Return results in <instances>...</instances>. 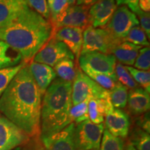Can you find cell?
I'll use <instances>...</instances> for the list:
<instances>
[{"label": "cell", "mask_w": 150, "mask_h": 150, "mask_svg": "<svg viewBox=\"0 0 150 150\" xmlns=\"http://www.w3.org/2000/svg\"><path fill=\"white\" fill-rule=\"evenodd\" d=\"M140 126L143 131L149 134L150 126H149V115H145L143 117H141L140 120Z\"/></svg>", "instance_id": "8d00e7d4"}, {"label": "cell", "mask_w": 150, "mask_h": 150, "mask_svg": "<svg viewBox=\"0 0 150 150\" xmlns=\"http://www.w3.org/2000/svg\"><path fill=\"white\" fill-rule=\"evenodd\" d=\"M97 0H75L76 5L78 6H85L91 7L94 4Z\"/></svg>", "instance_id": "ab89813d"}, {"label": "cell", "mask_w": 150, "mask_h": 150, "mask_svg": "<svg viewBox=\"0 0 150 150\" xmlns=\"http://www.w3.org/2000/svg\"><path fill=\"white\" fill-rule=\"evenodd\" d=\"M30 72L43 96L46 90L57 77L53 67L47 65L31 61L29 63Z\"/></svg>", "instance_id": "2e32d148"}, {"label": "cell", "mask_w": 150, "mask_h": 150, "mask_svg": "<svg viewBox=\"0 0 150 150\" xmlns=\"http://www.w3.org/2000/svg\"><path fill=\"white\" fill-rule=\"evenodd\" d=\"M142 47L141 46L122 41L114 47L111 52V54L115 56L116 61L117 60L121 64L126 65L127 66H132L134 64L138 52Z\"/></svg>", "instance_id": "d6986e66"}, {"label": "cell", "mask_w": 150, "mask_h": 150, "mask_svg": "<svg viewBox=\"0 0 150 150\" xmlns=\"http://www.w3.org/2000/svg\"><path fill=\"white\" fill-rule=\"evenodd\" d=\"M27 6L25 0H0V28L14 20Z\"/></svg>", "instance_id": "ac0fdd59"}, {"label": "cell", "mask_w": 150, "mask_h": 150, "mask_svg": "<svg viewBox=\"0 0 150 150\" xmlns=\"http://www.w3.org/2000/svg\"><path fill=\"white\" fill-rule=\"evenodd\" d=\"M127 106L129 112L132 115H140L145 113L150 107L149 93L140 86L131 89L128 92Z\"/></svg>", "instance_id": "e0dca14e"}, {"label": "cell", "mask_w": 150, "mask_h": 150, "mask_svg": "<svg viewBox=\"0 0 150 150\" xmlns=\"http://www.w3.org/2000/svg\"><path fill=\"white\" fill-rule=\"evenodd\" d=\"M129 89L126 86L117 82L112 90L109 91L110 99L115 108L121 109L127 106Z\"/></svg>", "instance_id": "603a6c76"}, {"label": "cell", "mask_w": 150, "mask_h": 150, "mask_svg": "<svg viewBox=\"0 0 150 150\" xmlns=\"http://www.w3.org/2000/svg\"><path fill=\"white\" fill-rule=\"evenodd\" d=\"M23 131L0 113V150H13L29 141Z\"/></svg>", "instance_id": "30bf717a"}, {"label": "cell", "mask_w": 150, "mask_h": 150, "mask_svg": "<svg viewBox=\"0 0 150 150\" xmlns=\"http://www.w3.org/2000/svg\"><path fill=\"white\" fill-rule=\"evenodd\" d=\"M42 97L26 63L0 97V113L29 137H39Z\"/></svg>", "instance_id": "6da1fadb"}, {"label": "cell", "mask_w": 150, "mask_h": 150, "mask_svg": "<svg viewBox=\"0 0 150 150\" xmlns=\"http://www.w3.org/2000/svg\"><path fill=\"white\" fill-rule=\"evenodd\" d=\"M117 6L125 5L127 6L134 13L139 9L138 7V0H115Z\"/></svg>", "instance_id": "d590c367"}, {"label": "cell", "mask_w": 150, "mask_h": 150, "mask_svg": "<svg viewBox=\"0 0 150 150\" xmlns=\"http://www.w3.org/2000/svg\"><path fill=\"white\" fill-rule=\"evenodd\" d=\"M108 97H110L109 91L103 88L92 80L79 66L76 77L72 83V106L88 99H102Z\"/></svg>", "instance_id": "5b68a950"}, {"label": "cell", "mask_w": 150, "mask_h": 150, "mask_svg": "<svg viewBox=\"0 0 150 150\" xmlns=\"http://www.w3.org/2000/svg\"><path fill=\"white\" fill-rule=\"evenodd\" d=\"M47 2H48V5L50 6V4H51V2H52V0H47Z\"/></svg>", "instance_id": "b9f144b4"}, {"label": "cell", "mask_w": 150, "mask_h": 150, "mask_svg": "<svg viewBox=\"0 0 150 150\" xmlns=\"http://www.w3.org/2000/svg\"><path fill=\"white\" fill-rule=\"evenodd\" d=\"M124 150H136V149H135V147L132 145H131V143H128L126 147L124 149Z\"/></svg>", "instance_id": "60d3db41"}, {"label": "cell", "mask_w": 150, "mask_h": 150, "mask_svg": "<svg viewBox=\"0 0 150 150\" xmlns=\"http://www.w3.org/2000/svg\"><path fill=\"white\" fill-rule=\"evenodd\" d=\"M115 73L117 81L126 86L128 89L131 90L139 87V85L135 81L130 73L127 70L126 66H124L121 63H116Z\"/></svg>", "instance_id": "484cf974"}, {"label": "cell", "mask_w": 150, "mask_h": 150, "mask_svg": "<svg viewBox=\"0 0 150 150\" xmlns=\"http://www.w3.org/2000/svg\"><path fill=\"white\" fill-rule=\"evenodd\" d=\"M25 150H46L45 148L43 146L41 140L40 141L34 142L33 143L31 144L27 147H26Z\"/></svg>", "instance_id": "f35d334b"}, {"label": "cell", "mask_w": 150, "mask_h": 150, "mask_svg": "<svg viewBox=\"0 0 150 150\" xmlns=\"http://www.w3.org/2000/svg\"><path fill=\"white\" fill-rule=\"evenodd\" d=\"M123 41H126L141 47H149V42L144 31L139 26H136L130 30Z\"/></svg>", "instance_id": "f1b7e54d"}, {"label": "cell", "mask_w": 150, "mask_h": 150, "mask_svg": "<svg viewBox=\"0 0 150 150\" xmlns=\"http://www.w3.org/2000/svg\"><path fill=\"white\" fill-rule=\"evenodd\" d=\"M122 40L115 38L104 28H95L88 26L83 31L81 53L98 52L111 54L112 50Z\"/></svg>", "instance_id": "277c9868"}, {"label": "cell", "mask_w": 150, "mask_h": 150, "mask_svg": "<svg viewBox=\"0 0 150 150\" xmlns=\"http://www.w3.org/2000/svg\"><path fill=\"white\" fill-rule=\"evenodd\" d=\"M88 113V119L93 123L96 125L104 123V116L99 109L97 99H91L89 100Z\"/></svg>", "instance_id": "836d02e7"}, {"label": "cell", "mask_w": 150, "mask_h": 150, "mask_svg": "<svg viewBox=\"0 0 150 150\" xmlns=\"http://www.w3.org/2000/svg\"><path fill=\"white\" fill-rule=\"evenodd\" d=\"M81 70L85 73L86 75L89 76L92 80L102 87L103 88L110 91L114 88L116 83L117 82V79L116 76L108 75L104 73L97 72L86 65H79Z\"/></svg>", "instance_id": "44dd1931"}, {"label": "cell", "mask_w": 150, "mask_h": 150, "mask_svg": "<svg viewBox=\"0 0 150 150\" xmlns=\"http://www.w3.org/2000/svg\"><path fill=\"white\" fill-rule=\"evenodd\" d=\"M139 21L135 13L127 6H117L108 24L104 27L115 38L123 41L130 30L139 26Z\"/></svg>", "instance_id": "52a82bcc"}, {"label": "cell", "mask_w": 150, "mask_h": 150, "mask_svg": "<svg viewBox=\"0 0 150 150\" xmlns=\"http://www.w3.org/2000/svg\"><path fill=\"white\" fill-rule=\"evenodd\" d=\"M117 7L115 0H97L89 8L90 25L95 28H104Z\"/></svg>", "instance_id": "7c38bea8"}, {"label": "cell", "mask_w": 150, "mask_h": 150, "mask_svg": "<svg viewBox=\"0 0 150 150\" xmlns=\"http://www.w3.org/2000/svg\"><path fill=\"white\" fill-rule=\"evenodd\" d=\"M65 59L74 61L75 57L64 43L52 37L35 54L32 61L54 67Z\"/></svg>", "instance_id": "ba28073f"}, {"label": "cell", "mask_w": 150, "mask_h": 150, "mask_svg": "<svg viewBox=\"0 0 150 150\" xmlns=\"http://www.w3.org/2000/svg\"><path fill=\"white\" fill-rule=\"evenodd\" d=\"M25 2L30 8L50 21V13L47 0H25Z\"/></svg>", "instance_id": "4dcf8cb0"}, {"label": "cell", "mask_w": 150, "mask_h": 150, "mask_svg": "<svg viewBox=\"0 0 150 150\" xmlns=\"http://www.w3.org/2000/svg\"><path fill=\"white\" fill-rule=\"evenodd\" d=\"M70 6V0H52L51 4L49 6L50 13V21L51 24Z\"/></svg>", "instance_id": "1f68e13d"}, {"label": "cell", "mask_w": 150, "mask_h": 150, "mask_svg": "<svg viewBox=\"0 0 150 150\" xmlns=\"http://www.w3.org/2000/svg\"><path fill=\"white\" fill-rule=\"evenodd\" d=\"M141 26V29L145 33L148 38H150V15L149 13H145L139 8L135 13Z\"/></svg>", "instance_id": "e575fe53"}, {"label": "cell", "mask_w": 150, "mask_h": 150, "mask_svg": "<svg viewBox=\"0 0 150 150\" xmlns=\"http://www.w3.org/2000/svg\"><path fill=\"white\" fill-rule=\"evenodd\" d=\"M125 142L122 138L112 136L104 129L99 150H124Z\"/></svg>", "instance_id": "cb8c5ba5"}, {"label": "cell", "mask_w": 150, "mask_h": 150, "mask_svg": "<svg viewBox=\"0 0 150 150\" xmlns=\"http://www.w3.org/2000/svg\"><path fill=\"white\" fill-rule=\"evenodd\" d=\"M27 63L22 61L20 64L16 66L6 67L0 70V97L1 96L5 90L7 88L9 84L15 77L20 69Z\"/></svg>", "instance_id": "d4e9b609"}, {"label": "cell", "mask_w": 150, "mask_h": 150, "mask_svg": "<svg viewBox=\"0 0 150 150\" xmlns=\"http://www.w3.org/2000/svg\"><path fill=\"white\" fill-rule=\"evenodd\" d=\"M89 100L90 99H86L79 104L72 106L71 108L70 112V119L75 125H78L88 119V106Z\"/></svg>", "instance_id": "83f0119b"}, {"label": "cell", "mask_w": 150, "mask_h": 150, "mask_svg": "<svg viewBox=\"0 0 150 150\" xmlns=\"http://www.w3.org/2000/svg\"><path fill=\"white\" fill-rule=\"evenodd\" d=\"M117 61L112 54L98 52L81 53L78 59L79 65H86L92 70L108 75L116 76L115 73Z\"/></svg>", "instance_id": "8fae6325"}, {"label": "cell", "mask_w": 150, "mask_h": 150, "mask_svg": "<svg viewBox=\"0 0 150 150\" xmlns=\"http://www.w3.org/2000/svg\"><path fill=\"white\" fill-rule=\"evenodd\" d=\"M92 150H99V149H92Z\"/></svg>", "instance_id": "7bdbcfd3"}, {"label": "cell", "mask_w": 150, "mask_h": 150, "mask_svg": "<svg viewBox=\"0 0 150 150\" xmlns=\"http://www.w3.org/2000/svg\"><path fill=\"white\" fill-rule=\"evenodd\" d=\"M22 61V56L18 52L0 40V70L16 66Z\"/></svg>", "instance_id": "ffe728a7"}, {"label": "cell", "mask_w": 150, "mask_h": 150, "mask_svg": "<svg viewBox=\"0 0 150 150\" xmlns=\"http://www.w3.org/2000/svg\"><path fill=\"white\" fill-rule=\"evenodd\" d=\"M130 117L122 109L115 108L105 116L104 126L112 136L121 138H127L130 129Z\"/></svg>", "instance_id": "4fadbf2b"}, {"label": "cell", "mask_w": 150, "mask_h": 150, "mask_svg": "<svg viewBox=\"0 0 150 150\" xmlns=\"http://www.w3.org/2000/svg\"><path fill=\"white\" fill-rule=\"evenodd\" d=\"M104 129V123L96 125L89 119L76 125L75 141L76 149H99Z\"/></svg>", "instance_id": "8992f818"}, {"label": "cell", "mask_w": 150, "mask_h": 150, "mask_svg": "<svg viewBox=\"0 0 150 150\" xmlns=\"http://www.w3.org/2000/svg\"><path fill=\"white\" fill-rule=\"evenodd\" d=\"M138 7L145 13L150 11V0H138Z\"/></svg>", "instance_id": "74e56055"}, {"label": "cell", "mask_w": 150, "mask_h": 150, "mask_svg": "<svg viewBox=\"0 0 150 150\" xmlns=\"http://www.w3.org/2000/svg\"><path fill=\"white\" fill-rule=\"evenodd\" d=\"M83 30L76 27H62L54 33L52 37L63 42L74 56L77 61L81 52Z\"/></svg>", "instance_id": "5bb4252c"}, {"label": "cell", "mask_w": 150, "mask_h": 150, "mask_svg": "<svg viewBox=\"0 0 150 150\" xmlns=\"http://www.w3.org/2000/svg\"><path fill=\"white\" fill-rule=\"evenodd\" d=\"M90 7L85 6H70L52 24L53 34L62 27H76L85 30L88 26ZM52 34V35H53Z\"/></svg>", "instance_id": "9c48e42d"}, {"label": "cell", "mask_w": 150, "mask_h": 150, "mask_svg": "<svg viewBox=\"0 0 150 150\" xmlns=\"http://www.w3.org/2000/svg\"><path fill=\"white\" fill-rule=\"evenodd\" d=\"M53 29L47 20L29 6L14 20L0 28V40L8 44L29 63L52 37Z\"/></svg>", "instance_id": "7a4b0ae2"}, {"label": "cell", "mask_w": 150, "mask_h": 150, "mask_svg": "<svg viewBox=\"0 0 150 150\" xmlns=\"http://www.w3.org/2000/svg\"><path fill=\"white\" fill-rule=\"evenodd\" d=\"M75 127L74 122L70 124L50 139L42 142L46 150H77L75 141Z\"/></svg>", "instance_id": "9a60e30c"}, {"label": "cell", "mask_w": 150, "mask_h": 150, "mask_svg": "<svg viewBox=\"0 0 150 150\" xmlns=\"http://www.w3.org/2000/svg\"><path fill=\"white\" fill-rule=\"evenodd\" d=\"M130 143L136 150H150L149 134L141 129H137L133 133Z\"/></svg>", "instance_id": "4316f807"}, {"label": "cell", "mask_w": 150, "mask_h": 150, "mask_svg": "<svg viewBox=\"0 0 150 150\" xmlns=\"http://www.w3.org/2000/svg\"><path fill=\"white\" fill-rule=\"evenodd\" d=\"M134 67L140 70H149L150 68V49L144 47L140 50L134 63Z\"/></svg>", "instance_id": "d6a6232c"}, {"label": "cell", "mask_w": 150, "mask_h": 150, "mask_svg": "<svg viewBox=\"0 0 150 150\" xmlns=\"http://www.w3.org/2000/svg\"><path fill=\"white\" fill-rule=\"evenodd\" d=\"M135 81L143 89L150 92V72L149 70H140L131 66H126Z\"/></svg>", "instance_id": "f546056e"}, {"label": "cell", "mask_w": 150, "mask_h": 150, "mask_svg": "<svg viewBox=\"0 0 150 150\" xmlns=\"http://www.w3.org/2000/svg\"><path fill=\"white\" fill-rule=\"evenodd\" d=\"M76 65L77 63H74V60L65 59L57 63L54 67V70L59 78L72 83L76 77V70L79 67Z\"/></svg>", "instance_id": "7402d4cb"}, {"label": "cell", "mask_w": 150, "mask_h": 150, "mask_svg": "<svg viewBox=\"0 0 150 150\" xmlns=\"http://www.w3.org/2000/svg\"><path fill=\"white\" fill-rule=\"evenodd\" d=\"M72 83L56 77L42 99L39 136L42 143L72 123Z\"/></svg>", "instance_id": "3957f363"}]
</instances>
